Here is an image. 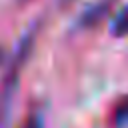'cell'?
Segmentation results:
<instances>
[{
	"label": "cell",
	"mask_w": 128,
	"mask_h": 128,
	"mask_svg": "<svg viewBox=\"0 0 128 128\" xmlns=\"http://www.w3.org/2000/svg\"><path fill=\"white\" fill-rule=\"evenodd\" d=\"M2 62H4V48L0 46V64H2Z\"/></svg>",
	"instance_id": "6"
},
{
	"label": "cell",
	"mask_w": 128,
	"mask_h": 128,
	"mask_svg": "<svg viewBox=\"0 0 128 128\" xmlns=\"http://www.w3.org/2000/svg\"><path fill=\"white\" fill-rule=\"evenodd\" d=\"M110 34L114 38H124L128 36V4L114 16L112 26H110Z\"/></svg>",
	"instance_id": "3"
},
{
	"label": "cell",
	"mask_w": 128,
	"mask_h": 128,
	"mask_svg": "<svg viewBox=\"0 0 128 128\" xmlns=\"http://www.w3.org/2000/svg\"><path fill=\"white\" fill-rule=\"evenodd\" d=\"M24 2H26V0H24Z\"/></svg>",
	"instance_id": "7"
},
{
	"label": "cell",
	"mask_w": 128,
	"mask_h": 128,
	"mask_svg": "<svg viewBox=\"0 0 128 128\" xmlns=\"http://www.w3.org/2000/svg\"><path fill=\"white\" fill-rule=\"evenodd\" d=\"M112 124L116 128H128V94L116 102L112 110Z\"/></svg>",
	"instance_id": "4"
},
{
	"label": "cell",
	"mask_w": 128,
	"mask_h": 128,
	"mask_svg": "<svg viewBox=\"0 0 128 128\" xmlns=\"http://www.w3.org/2000/svg\"><path fill=\"white\" fill-rule=\"evenodd\" d=\"M38 28H40V22H34L26 32L24 36L20 38L18 42V48L12 56V62L4 74V80H2V86H0V128L6 126V120L10 116V108H12V98L16 94V88H18V80H20V74L24 70V64L34 48V42H36V36H38Z\"/></svg>",
	"instance_id": "1"
},
{
	"label": "cell",
	"mask_w": 128,
	"mask_h": 128,
	"mask_svg": "<svg viewBox=\"0 0 128 128\" xmlns=\"http://www.w3.org/2000/svg\"><path fill=\"white\" fill-rule=\"evenodd\" d=\"M22 128H44V120L40 112H30L22 124Z\"/></svg>",
	"instance_id": "5"
},
{
	"label": "cell",
	"mask_w": 128,
	"mask_h": 128,
	"mask_svg": "<svg viewBox=\"0 0 128 128\" xmlns=\"http://www.w3.org/2000/svg\"><path fill=\"white\" fill-rule=\"evenodd\" d=\"M112 6H114V0H100V2L92 4L90 8H86V10L80 14L78 26L84 28V30L94 28V26H100V24L112 14Z\"/></svg>",
	"instance_id": "2"
}]
</instances>
